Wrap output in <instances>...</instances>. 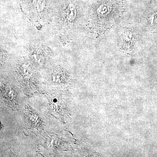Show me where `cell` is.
I'll return each mask as SVG.
<instances>
[{
    "label": "cell",
    "instance_id": "cell-1",
    "mask_svg": "<svg viewBox=\"0 0 157 157\" xmlns=\"http://www.w3.org/2000/svg\"><path fill=\"white\" fill-rule=\"evenodd\" d=\"M77 15L73 0H51L48 18L62 43L69 42Z\"/></svg>",
    "mask_w": 157,
    "mask_h": 157
},
{
    "label": "cell",
    "instance_id": "cell-2",
    "mask_svg": "<svg viewBox=\"0 0 157 157\" xmlns=\"http://www.w3.org/2000/svg\"><path fill=\"white\" fill-rule=\"evenodd\" d=\"M51 0H19L24 14L36 28L48 18Z\"/></svg>",
    "mask_w": 157,
    "mask_h": 157
}]
</instances>
